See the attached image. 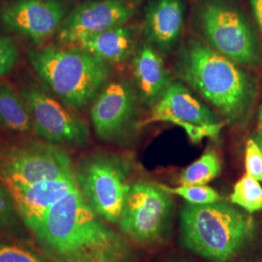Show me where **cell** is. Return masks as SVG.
Masks as SVG:
<instances>
[{"label": "cell", "mask_w": 262, "mask_h": 262, "mask_svg": "<svg viewBox=\"0 0 262 262\" xmlns=\"http://www.w3.org/2000/svg\"><path fill=\"white\" fill-rule=\"evenodd\" d=\"M254 19L262 32V0H250Z\"/></svg>", "instance_id": "4316f807"}, {"label": "cell", "mask_w": 262, "mask_h": 262, "mask_svg": "<svg viewBox=\"0 0 262 262\" xmlns=\"http://www.w3.org/2000/svg\"><path fill=\"white\" fill-rule=\"evenodd\" d=\"M85 202L77 186L32 232L52 262H139L130 243Z\"/></svg>", "instance_id": "6da1fadb"}, {"label": "cell", "mask_w": 262, "mask_h": 262, "mask_svg": "<svg viewBox=\"0 0 262 262\" xmlns=\"http://www.w3.org/2000/svg\"><path fill=\"white\" fill-rule=\"evenodd\" d=\"M132 163L126 157L97 151L81 160L76 171L78 187L96 214L118 225L130 188Z\"/></svg>", "instance_id": "5b68a950"}, {"label": "cell", "mask_w": 262, "mask_h": 262, "mask_svg": "<svg viewBox=\"0 0 262 262\" xmlns=\"http://www.w3.org/2000/svg\"><path fill=\"white\" fill-rule=\"evenodd\" d=\"M197 27L208 46L240 66L262 62V50L243 13L222 1L204 2L197 13Z\"/></svg>", "instance_id": "8992f818"}, {"label": "cell", "mask_w": 262, "mask_h": 262, "mask_svg": "<svg viewBox=\"0 0 262 262\" xmlns=\"http://www.w3.org/2000/svg\"><path fill=\"white\" fill-rule=\"evenodd\" d=\"M18 49L8 38L0 36V77L6 74L17 62Z\"/></svg>", "instance_id": "484cf974"}, {"label": "cell", "mask_w": 262, "mask_h": 262, "mask_svg": "<svg viewBox=\"0 0 262 262\" xmlns=\"http://www.w3.org/2000/svg\"><path fill=\"white\" fill-rule=\"evenodd\" d=\"M246 174L262 182V150L254 138L247 141L245 150Z\"/></svg>", "instance_id": "d4e9b609"}, {"label": "cell", "mask_w": 262, "mask_h": 262, "mask_svg": "<svg viewBox=\"0 0 262 262\" xmlns=\"http://www.w3.org/2000/svg\"><path fill=\"white\" fill-rule=\"evenodd\" d=\"M133 74L141 101L151 107L171 84L161 56L150 44H144L137 50L133 60Z\"/></svg>", "instance_id": "2e32d148"}, {"label": "cell", "mask_w": 262, "mask_h": 262, "mask_svg": "<svg viewBox=\"0 0 262 262\" xmlns=\"http://www.w3.org/2000/svg\"><path fill=\"white\" fill-rule=\"evenodd\" d=\"M182 0H154L146 11L145 34L152 47L166 54L177 44L184 24Z\"/></svg>", "instance_id": "9a60e30c"}, {"label": "cell", "mask_w": 262, "mask_h": 262, "mask_svg": "<svg viewBox=\"0 0 262 262\" xmlns=\"http://www.w3.org/2000/svg\"><path fill=\"white\" fill-rule=\"evenodd\" d=\"M74 173L70 157L55 144L32 143L0 156V178L7 188L28 187Z\"/></svg>", "instance_id": "ba28073f"}, {"label": "cell", "mask_w": 262, "mask_h": 262, "mask_svg": "<svg viewBox=\"0 0 262 262\" xmlns=\"http://www.w3.org/2000/svg\"><path fill=\"white\" fill-rule=\"evenodd\" d=\"M175 67L177 75L226 123L247 122L257 93V81L250 72L196 39L183 44Z\"/></svg>", "instance_id": "7a4b0ae2"}, {"label": "cell", "mask_w": 262, "mask_h": 262, "mask_svg": "<svg viewBox=\"0 0 262 262\" xmlns=\"http://www.w3.org/2000/svg\"><path fill=\"white\" fill-rule=\"evenodd\" d=\"M232 204L249 214L262 211V186L259 181L245 174L237 181L229 196Z\"/></svg>", "instance_id": "ffe728a7"}, {"label": "cell", "mask_w": 262, "mask_h": 262, "mask_svg": "<svg viewBox=\"0 0 262 262\" xmlns=\"http://www.w3.org/2000/svg\"><path fill=\"white\" fill-rule=\"evenodd\" d=\"M253 138H254V140L258 143V145L260 146V148H261L262 150V132H258V131H257V133L254 135Z\"/></svg>", "instance_id": "83f0119b"}, {"label": "cell", "mask_w": 262, "mask_h": 262, "mask_svg": "<svg viewBox=\"0 0 262 262\" xmlns=\"http://www.w3.org/2000/svg\"><path fill=\"white\" fill-rule=\"evenodd\" d=\"M222 162L214 150H208L185 169L179 178L181 185H207L216 178Z\"/></svg>", "instance_id": "d6986e66"}, {"label": "cell", "mask_w": 262, "mask_h": 262, "mask_svg": "<svg viewBox=\"0 0 262 262\" xmlns=\"http://www.w3.org/2000/svg\"><path fill=\"white\" fill-rule=\"evenodd\" d=\"M17 210L8 188L0 178V230H8L17 225Z\"/></svg>", "instance_id": "cb8c5ba5"}, {"label": "cell", "mask_w": 262, "mask_h": 262, "mask_svg": "<svg viewBox=\"0 0 262 262\" xmlns=\"http://www.w3.org/2000/svg\"><path fill=\"white\" fill-rule=\"evenodd\" d=\"M258 132H262V106L259 111V116H258V127H257Z\"/></svg>", "instance_id": "f1b7e54d"}, {"label": "cell", "mask_w": 262, "mask_h": 262, "mask_svg": "<svg viewBox=\"0 0 262 262\" xmlns=\"http://www.w3.org/2000/svg\"><path fill=\"white\" fill-rule=\"evenodd\" d=\"M35 132L51 144L81 147L89 140V129L82 120L37 88L21 92Z\"/></svg>", "instance_id": "9c48e42d"}, {"label": "cell", "mask_w": 262, "mask_h": 262, "mask_svg": "<svg viewBox=\"0 0 262 262\" xmlns=\"http://www.w3.org/2000/svg\"><path fill=\"white\" fill-rule=\"evenodd\" d=\"M159 186L170 194L182 197L190 204L205 205L222 200L217 191L207 185H181L177 187H170L164 185Z\"/></svg>", "instance_id": "44dd1931"}, {"label": "cell", "mask_w": 262, "mask_h": 262, "mask_svg": "<svg viewBox=\"0 0 262 262\" xmlns=\"http://www.w3.org/2000/svg\"><path fill=\"white\" fill-rule=\"evenodd\" d=\"M78 186L76 172L56 180L42 181L28 187L8 188L18 215L28 229L34 232L49 211Z\"/></svg>", "instance_id": "4fadbf2b"}, {"label": "cell", "mask_w": 262, "mask_h": 262, "mask_svg": "<svg viewBox=\"0 0 262 262\" xmlns=\"http://www.w3.org/2000/svg\"><path fill=\"white\" fill-rule=\"evenodd\" d=\"M133 42L134 38L130 28L121 26L88 38L77 47L107 63H120L130 56Z\"/></svg>", "instance_id": "e0dca14e"}, {"label": "cell", "mask_w": 262, "mask_h": 262, "mask_svg": "<svg viewBox=\"0 0 262 262\" xmlns=\"http://www.w3.org/2000/svg\"><path fill=\"white\" fill-rule=\"evenodd\" d=\"M256 224L231 202L195 205L180 211V242L187 251L213 262H228L253 241Z\"/></svg>", "instance_id": "3957f363"}, {"label": "cell", "mask_w": 262, "mask_h": 262, "mask_svg": "<svg viewBox=\"0 0 262 262\" xmlns=\"http://www.w3.org/2000/svg\"><path fill=\"white\" fill-rule=\"evenodd\" d=\"M137 107V95L131 84L114 82L103 88L91 110L97 136L105 141L117 140L128 128Z\"/></svg>", "instance_id": "7c38bea8"}, {"label": "cell", "mask_w": 262, "mask_h": 262, "mask_svg": "<svg viewBox=\"0 0 262 262\" xmlns=\"http://www.w3.org/2000/svg\"><path fill=\"white\" fill-rule=\"evenodd\" d=\"M176 121L204 125L222 120L217 114L198 100L185 84L171 83L161 98L151 107L150 117L140 125L159 122L173 123Z\"/></svg>", "instance_id": "5bb4252c"}, {"label": "cell", "mask_w": 262, "mask_h": 262, "mask_svg": "<svg viewBox=\"0 0 262 262\" xmlns=\"http://www.w3.org/2000/svg\"><path fill=\"white\" fill-rule=\"evenodd\" d=\"M66 16L60 0H15L0 11L6 28L41 44L58 30Z\"/></svg>", "instance_id": "8fae6325"}, {"label": "cell", "mask_w": 262, "mask_h": 262, "mask_svg": "<svg viewBox=\"0 0 262 262\" xmlns=\"http://www.w3.org/2000/svg\"><path fill=\"white\" fill-rule=\"evenodd\" d=\"M29 60L38 76L68 106L83 109L107 82V62L81 48H44L32 52Z\"/></svg>", "instance_id": "277c9868"}, {"label": "cell", "mask_w": 262, "mask_h": 262, "mask_svg": "<svg viewBox=\"0 0 262 262\" xmlns=\"http://www.w3.org/2000/svg\"><path fill=\"white\" fill-rule=\"evenodd\" d=\"M0 262H52L25 245L0 242Z\"/></svg>", "instance_id": "7402d4cb"}, {"label": "cell", "mask_w": 262, "mask_h": 262, "mask_svg": "<svg viewBox=\"0 0 262 262\" xmlns=\"http://www.w3.org/2000/svg\"><path fill=\"white\" fill-rule=\"evenodd\" d=\"M134 8L122 0L89 1L77 6L66 18L57 38L66 46H78L107 29L123 26L134 16Z\"/></svg>", "instance_id": "30bf717a"}, {"label": "cell", "mask_w": 262, "mask_h": 262, "mask_svg": "<svg viewBox=\"0 0 262 262\" xmlns=\"http://www.w3.org/2000/svg\"><path fill=\"white\" fill-rule=\"evenodd\" d=\"M27 103L10 84H0V125L8 130L27 132L31 126Z\"/></svg>", "instance_id": "ac0fdd59"}, {"label": "cell", "mask_w": 262, "mask_h": 262, "mask_svg": "<svg viewBox=\"0 0 262 262\" xmlns=\"http://www.w3.org/2000/svg\"><path fill=\"white\" fill-rule=\"evenodd\" d=\"M173 124L178 125L183 130L187 133L189 141L193 144H198L203 140L205 137L215 138L219 136L221 131L225 127L226 122H221L211 123V124H204L198 125L190 122H183V121H176Z\"/></svg>", "instance_id": "603a6c76"}, {"label": "cell", "mask_w": 262, "mask_h": 262, "mask_svg": "<svg viewBox=\"0 0 262 262\" xmlns=\"http://www.w3.org/2000/svg\"><path fill=\"white\" fill-rule=\"evenodd\" d=\"M174 210L171 194L159 185L137 182L131 185L118 225L136 243H163L172 228Z\"/></svg>", "instance_id": "52a82bcc"}]
</instances>
